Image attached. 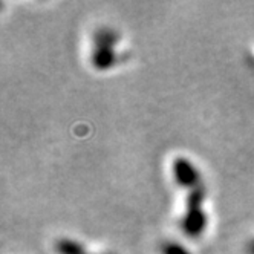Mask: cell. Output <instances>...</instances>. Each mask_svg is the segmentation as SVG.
<instances>
[{"instance_id": "7", "label": "cell", "mask_w": 254, "mask_h": 254, "mask_svg": "<svg viewBox=\"0 0 254 254\" xmlns=\"http://www.w3.org/2000/svg\"><path fill=\"white\" fill-rule=\"evenodd\" d=\"M106 254H111V253H106Z\"/></svg>"}, {"instance_id": "3", "label": "cell", "mask_w": 254, "mask_h": 254, "mask_svg": "<svg viewBox=\"0 0 254 254\" xmlns=\"http://www.w3.org/2000/svg\"><path fill=\"white\" fill-rule=\"evenodd\" d=\"M118 56L112 45H94L90 54V63L97 70H107L117 64Z\"/></svg>"}, {"instance_id": "6", "label": "cell", "mask_w": 254, "mask_h": 254, "mask_svg": "<svg viewBox=\"0 0 254 254\" xmlns=\"http://www.w3.org/2000/svg\"><path fill=\"white\" fill-rule=\"evenodd\" d=\"M250 253L251 254H254V241L251 242V245H250Z\"/></svg>"}, {"instance_id": "4", "label": "cell", "mask_w": 254, "mask_h": 254, "mask_svg": "<svg viewBox=\"0 0 254 254\" xmlns=\"http://www.w3.org/2000/svg\"><path fill=\"white\" fill-rule=\"evenodd\" d=\"M54 250L57 254H89L87 250L78 241L70 238H60L54 244Z\"/></svg>"}, {"instance_id": "1", "label": "cell", "mask_w": 254, "mask_h": 254, "mask_svg": "<svg viewBox=\"0 0 254 254\" xmlns=\"http://www.w3.org/2000/svg\"><path fill=\"white\" fill-rule=\"evenodd\" d=\"M205 193L201 187L190 191L187 197V210L181 221V228L190 236V238H199L207 228V214L202 208Z\"/></svg>"}, {"instance_id": "5", "label": "cell", "mask_w": 254, "mask_h": 254, "mask_svg": "<svg viewBox=\"0 0 254 254\" xmlns=\"http://www.w3.org/2000/svg\"><path fill=\"white\" fill-rule=\"evenodd\" d=\"M161 254H191L184 245H181L176 241H167L161 245Z\"/></svg>"}, {"instance_id": "2", "label": "cell", "mask_w": 254, "mask_h": 254, "mask_svg": "<svg viewBox=\"0 0 254 254\" xmlns=\"http://www.w3.org/2000/svg\"><path fill=\"white\" fill-rule=\"evenodd\" d=\"M173 178L175 183L183 187L194 190L199 187V181H201V175H199L197 167L186 156H178L173 161Z\"/></svg>"}]
</instances>
